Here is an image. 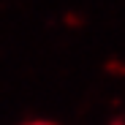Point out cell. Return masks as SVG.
Here are the masks:
<instances>
[{
  "label": "cell",
  "mask_w": 125,
  "mask_h": 125,
  "mask_svg": "<svg viewBox=\"0 0 125 125\" xmlns=\"http://www.w3.org/2000/svg\"><path fill=\"white\" fill-rule=\"evenodd\" d=\"M33 125H46V122H33Z\"/></svg>",
  "instance_id": "obj_1"
}]
</instances>
